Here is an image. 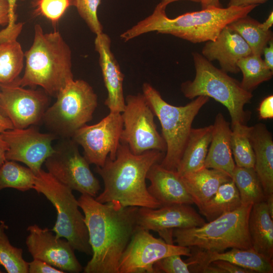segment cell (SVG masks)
<instances>
[{
	"label": "cell",
	"instance_id": "cell-45",
	"mask_svg": "<svg viewBox=\"0 0 273 273\" xmlns=\"http://www.w3.org/2000/svg\"><path fill=\"white\" fill-rule=\"evenodd\" d=\"M13 128L14 126L10 120L5 117L0 111V133L5 130Z\"/></svg>",
	"mask_w": 273,
	"mask_h": 273
},
{
	"label": "cell",
	"instance_id": "cell-21",
	"mask_svg": "<svg viewBox=\"0 0 273 273\" xmlns=\"http://www.w3.org/2000/svg\"><path fill=\"white\" fill-rule=\"evenodd\" d=\"M146 178L151 183L147 188L149 193L162 206L194 203L176 170L166 169L157 163L150 168Z\"/></svg>",
	"mask_w": 273,
	"mask_h": 273
},
{
	"label": "cell",
	"instance_id": "cell-34",
	"mask_svg": "<svg viewBox=\"0 0 273 273\" xmlns=\"http://www.w3.org/2000/svg\"><path fill=\"white\" fill-rule=\"evenodd\" d=\"M8 226L0 223V265L8 273H28L29 264L23 257V250L12 246L5 233Z\"/></svg>",
	"mask_w": 273,
	"mask_h": 273
},
{
	"label": "cell",
	"instance_id": "cell-13",
	"mask_svg": "<svg viewBox=\"0 0 273 273\" xmlns=\"http://www.w3.org/2000/svg\"><path fill=\"white\" fill-rule=\"evenodd\" d=\"M122 128L121 113L110 111L98 123L78 129L71 139L82 147L89 164L102 167L108 157L115 159Z\"/></svg>",
	"mask_w": 273,
	"mask_h": 273
},
{
	"label": "cell",
	"instance_id": "cell-28",
	"mask_svg": "<svg viewBox=\"0 0 273 273\" xmlns=\"http://www.w3.org/2000/svg\"><path fill=\"white\" fill-rule=\"evenodd\" d=\"M241 206L238 190L231 179L222 184L215 194L199 209L200 213L210 221Z\"/></svg>",
	"mask_w": 273,
	"mask_h": 273
},
{
	"label": "cell",
	"instance_id": "cell-38",
	"mask_svg": "<svg viewBox=\"0 0 273 273\" xmlns=\"http://www.w3.org/2000/svg\"><path fill=\"white\" fill-rule=\"evenodd\" d=\"M28 271L29 273H64L56 267L41 260L33 259L28 262Z\"/></svg>",
	"mask_w": 273,
	"mask_h": 273
},
{
	"label": "cell",
	"instance_id": "cell-42",
	"mask_svg": "<svg viewBox=\"0 0 273 273\" xmlns=\"http://www.w3.org/2000/svg\"><path fill=\"white\" fill-rule=\"evenodd\" d=\"M9 22V5L8 0H0V25L7 26Z\"/></svg>",
	"mask_w": 273,
	"mask_h": 273
},
{
	"label": "cell",
	"instance_id": "cell-19",
	"mask_svg": "<svg viewBox=\"0 0 273 273\" xmlns=\"http://www.w3.org/2000/svg\"><path fill=\"white\" fill-rule=\"evenodd\" d=\"M252 51L244 39L228 26L213 41H206L202 55L209 61H218L220 69L226 73L240 72L237 64L242 58L251 55Z\"/></svg>",
	"mask_w": 273,
	"mask_h": 273
},
{
	"label": "cell",
	"instance_id": "cell-25",
	"mask_svg": "<svg viewBox=\"0 0 273 273\" xmlns=\"http://www.w3.org/2000/svg\"><path fill=\"white\" fill-rule=\"evenodd\" d=\"M273 218L265 201L252 205L248 220V231L252 248L272 260Z\"/></svg>",
	"mask_w": 273,
	"mask_h": 273
},
{
	"label": "cell",
	"instance_id": "cell-20",
	"mask_svg": "<svg viewBox=\"0 0 273 273\" xmlns=\"http://www.w3.org/2000/svg\"><path fill=\"white\" fill-rule=\"evenodd\" d=\"M191 255L185 261L189 266H202L215 260H224L254 272L272 273V260H269L252 248H234L230 251L211 252L196 247H190Z\"/></svg>",
	"mask_w": 273,
	"mask_h": 273
},
{
	"label": "cell",
	"instance_id": "cell-47",
	"mask_svg": "<svg viewBox=\"0 0 273 273\" xmlns=\"http://www.w3.org/2000/svg\"><path fill=\"white\" fill-rule=\"evenodd\" d=\"M8 149V146L6 142L3 140L0 134V166L7 160L5 154Z\"/></svg>",
	"mask_w": 273,
	"mask_h": 273
},
{
	"label": "cell",
	"instance_id": "cell-22",
	"mask_svg": "<svg viewBox=\"0 0 273 273\" xmlns=\"http://www.w3.org/2000/svg\"><path fill=\"white\" fill-rule=\"evenodd\" d=\"M23 25L15 23L0 31V84L16 80L23 68L24 53L17 41Z\"/></svg>",
	"mask_w": 273,
	"mask_h": 273
},
{
	"label": "cell",
	"instance_id": "cell-12",
	"mask_svg": "<svg viewBox=\"0 0 273 273\" xmlns=\"http://www.w3.org/2000/svg\"><path fill=\"white\" fill-rule=\"evenodd\" d=\"M190 256V247L166 243L138 226L120 258L119 273H156L154 263L167 256Z\"/></svg>",
	"mask_w": 273,
	"mask_h": 273
},
{
	"label": "cell",
	"instance_id": "cell-50",
	"mask_svg": "<svg viewBox=\"0 0 273 273\" xmlns=\"http://www.w3.org/2000/svg\"><path fill=\"white\" fill-rule=\"evenodd\" d=\"M179 1H189L195 3H200L201 0H162L158 5L161 8L166 9L169 4Z\"/></svg>",
	"mask_w": 273,
	"mask_h": 273
},
{
	"label": "cell",
	"instance_id": "cell-23",
	"mask_svg": "<svg viewBox=\"0 0 273 273\" xmlns=\"http://www.w3.org/2000/svg\"><path fill=\"white\" fill-rule=\"evenodd\" d=\"M250 140L255 156L254 169L265 196L273 194V139L264 124L251 126Z\"/></svg>",
	"mask_w": 273,
	"mask_h": 273
},
{
	"label": "cell",
	"instance_id": "cell-6",
	"mask_svg": "<svg viewBox=\"0 0 273 273\" xmlns=\"http://www.w3.org/2000/svg\"><path fill=\"white\" fill-rule=\"evenodd\" d=\"M144 95L162 128V136L166 144L165 156L160 163L164 168L176 170L192 128V123L199 112L209 101L200 96L183 106L166 102L159 92L149 83L142 87Z\"/></svg>",
	"mask_w": 273,
	"mask_h": 273
},
{
	"label": "cell",
	"instance_id": "cell-7",
	"mask_svg": "<svg viewBox=\"0 0 273 273\" xmlns=\"http://www.w3.org/2000/svg\"><path fill=\"white\" fill-rule=\"evenodd\" d=\"M252 205H242L200 226L174 229L178 245L221 252L229 248L252 247L248 220Z\"/></svg>",
	"mask_w": 273,
	"mask_h": 273
},
{
	"label": "cell",
	"instance_id": "cell-16",
	"mask_svg": "<svg viewBox=\"0 0 273 273\" xmlns=\"http://www.w3.org/2000/svg\"><path fill=\"white\" fill-rule=\"evenodd\" d=\"M26 239L28 252L33 259L43 261L64 272L78 273L82 267L74 249L67 240L54 235L48 228L36 224L29 225Z\"/></svg>",
	"mask_w": 273,
	"mask_h": 273
},
{
	"label": "cell",
	"instance_id": "cell-30",
	"mask_svg": "<svg viewBox=\"0 0 273 273\" xmlns=\"http://www.w3.org/2000/svg\"><path fill=\"white\" fill-rule=\"evenodd\" d=\"M260 23L247 15L232 22L228 26L240 35L250 47L252 54L261 56L264 48L273 38L270 30H264Z\"/></svg>",
	"mask_w": 273,
	"mask_h": 273
},
{
	"label": "cell",
	"instance_id": "cell-27",
	"mask_svg": "<svg viewBox=\"0 0 273 273\" xmlns=\"http://www.w3.org/2000/svg\"><path fill=\"white\" fill-rule=\"evenodd\" d=\"M213 124L192 128L181 158L176 169L179 175L205 167V161L210 144Z\"/></svg>",
	"mask_w": 273,
	"mask_h": 273
},
{
	"label": "cell",
	"instance_id": "cell-51",
	"mask_svg": "<svg viewBox=\"0 0 273 273\" xmlns=\"http://www.w3.org/2000/svg\"><path fill=\"white\" fill-rule=\"evenodd\" d=\"M2 272V271L0 270V273Z\"/></svg>",
	"mask_w": 273,
	"mask_h": 273
},
{
	"label": "cell",
	"instance_id": "cell-2",
	"mask_svg": "<svg viewBox=\"0 0 273 273\" xmlns=\"http://www.w3.org/2000/svg\"><path fill=\"white\" fill-rule=\"evenodd\" d=\"M164 156L165 152L157 150L134 154L126 145L120 143L115 159L108 157L103 166L95 168L104 189L95 199L102 203H117L123 207H161L149 193L146 179L151 166L160 163Z\"/></svg>",
	"mask_w": 273,
	"mask_h": 273
},
{
	"label": "cell",
	"instance_id": "cell-48",
	"mask_svg": "<svg viewBox=\"0 0 273 273\" xmlns=\"http://www.w3.org/2000/svg\"><path fill=\"white\" fill-rule=\"evenodd\" d=\"M273 24V13L270 12L267 18L263 23H260V26L264 30H269Z\"/></svg>",
	"mask_w": 273,
	"mask_h": 273
},
{
	"label": "cell",
	"instance_id": "cell-4",
	"mask_svg": "<svg viewBox=\"0 0 273 273\" xmlns=\"http://www.w3.org/2000/svg\"><path fill=\"white\" fill-rule=\"evenodd\" d=\"M34 34L32 46L24 53L23 76L17 81L22 87L39 86L48 95L56 98L73 79L71 51L59 31L44 33L37 24Z\"/></svg>",
	"mask_w": 273,
	"mask_h": 273
},
{
	"label": "cell",
	"instance_id": "cell-18",
	"mask_svg": "<svg viewBox=\"0 0 273 273\" xmlns=\"http://www.w3.org/2000/svg\"><path fill=\"white\" fill-rule=\"evenodd\" d=\"M111 42L110 37L102 32L96 35L95 47L99 56V64L107 91L105 105L110 112L122 113L125 105L123 90L124 75L111 50Z\"/></svg>",
	"mask_w": 273,
	"mask_h": 273
},
{
	"label": "cell",
	"instance_id": "cell-26",
	"mask_svg": "<svg viewBox=\"0 0 273 273\" xmlns=\"http://www.w3.org/2000/svg\"><path fill=\"white\" fill-rule=\"evenodd\" d=\"M180 176L198 208L215 194L222 184L232 179L224 171L206 167Z\"/></svg>",
	"mask_w": 273,
	"mask_h": 273
},
{
	"label": "cell",
	"instance_id": "cell-40",
	"mask_svg": "<svg viewBox=\"0 0 273 273\" xmlns=\"http://www.w3.org/2000/svg\"><path fill=\"white\" fill-rule=\"evenodd\" d=\"M259 117L267 119L273 117V96L270 95L264 99L258 109Z\"/></svg>",
	"mask_w": 273,
	"mask_h": 273
},
{
	"label": "cell",
	"instance_id": "cell-29",
	"mask_svg": "<svg viewBox=\"0 0 273 273\" xmlns=\"http://www.w3.org/2000/svg\"><path fill=\"white\" fill-rule=\"evenodd\" d=\"M232 178L238 190L242 205H253L265 200L266 196L254 168L236 165Z\"/></svg>",
	"mask_w": 273,
	"mask_h": 273
},
{
	"label": "cell",
	"instance_id": "cell-33",
	"mask_svg": "<svg viewBox=\"0 0 273 273\" xmlns=\"http://www.w3.org/2000/svg\"><path fill=\"white\" fill-rule=\"evenodd\" d=\"M34 173L16 161L6 160L0 166V191L7 188L25 192L33 189Z\"/></svg>",
	"mask_w": 273,
	"mask_h": 273
},
{
	"label": "cell",
	"instance_id": "cell-1",
	"mask_svg": "<svg viewBox=\"0 0 273 273\" xmlns=\"http://www.w3.org/2000/svg\"><path fill=\"white\" fill-rule=\"evenodd\" d=\"M77 200L84 213L92 250L83 272L119 273L120 258L138 227L139 207L102 203L86 194Z\"/></svg>",
	"mask_w": 273,
	"mask_h": 273
},
{
	"label": "cell",
	"instance_id": "cell-41",
	"mask_svg": "<svg viewBox=\"0 0 273 273\" xmlns=\"http://www.w3.org/2000/svg\"><path fill=\"white\" fill-rule=\"evenodd\" d=\"M264 62L266 66L273 71V39L270 40L263 50Z\"/></svg>",
	"mask_w": 273,
	"mask_h": 273
},
{
	"label": "cell",
	"instance_id": "cell-43",
	"mask_svg": "<svg viewBox=\"0 0 273 273\" xmlns=\"http://www.w3.org/2000/svg\"><path fill=\"white\" fill-rule=\"evenodd\" d=\"M268 0H229L228 7H246L263 4Z\"/></svg>",
	"mask_w": 273,
	"mask_h": 273
},
{
	"label": "cell",
	"instance_id": "cell-15",
	"mask_svg": "<svg viewBox=\"0 0 273 273\" xmlns=\"http://www.w3.org/2000/svg\"><path fill=\"white\" fill-rule=\"evenodd\" d=\"M8 149L7 160L21 162L34 173L54 151L52 142L58 138L54 134L42 133L33 125L25 128H13L0 133Z\"/></svg>",
	"mask_w": 273,
	"mask_h": 273
},
{
	"label": "cell",
	"instance_id": "cell-46",
	"mask_svg": "<svg viewBox=\"0 0 273 273\" xmlns=\"http://www.w3.org/2000/svg\"><path fill=\"white\" fill-rule=\"evenodd\" d=\"M202 9L209 8H221L222 7L219 0H201Z\"/></svg>",
	"mask_w": 273,
	"mask_h": 273
},
{
	"label": "cell",
	"instance_id": "cell-44",
	"mask_svg": "<svg viewBox=\"0 0 273 273\" xmlns=\"http://www.w3.org/2000/svg\"><path fill=\"white\" fill-rule=\"evenodd\" d=\"M18 0H8L9 5V22L8 25H12L16 23L15 14L16 3Z\"/></svg>",
	"mask_w": 273,
	"mask_h": 273
},
{
	"label": "cell",
	"instance_id": "cell-35",
	"mask_svg": "<svg viewBox=\"0 0 273 273\" xmlns=\"http://www.w3.org/2000/svg\"><path fill=\"white\" fill-rule=\"evenodd\" d=\"M100 4L101 0H75L74 3L79 16L96 35L103 32V26L97 15Z\"/></svg>",
	"mask_w": 273,
	"mask_h": 273
},
{
	"label": "cell",
	"instance_id": "cell-10",
	"mask_svg": "<svg viewBox=\"0 0 273 273\" xmlns=\"http://www.w3.org/2000/svg\"><path fill=\"white\" fill-rule=\"evenodd\" d=\"M125 102L120 143L136 155L152 150L165 153L166 144L157 130L155 114L143 93L127 95Z\"/></svg>",
	"mask_w": 273,
	"mask_h": 273
},
{
	"label": "cell",
	"instance_id": "cell-37",
	"mask_svg": "<svg viewBox=\"0 0 273 273\" xmlns=\"http://www.w3.org/2000/svg\"><path fill=\"white\" fill-rule=\"evenodd\" d=\"M180 256L179 254L171 255L157 261L154 264L156 273H190L189 264Z\"/></svg>",
	"mask_w": 273,
	"mask_h": 273
},
{
	"label": "cell",
	"instance_id": "cell-24",
	"mask_svg": "<svg viewBox=\"0 0 273 273\" xmlns=\"http://www.w3.org/2000/svg\"><path fill=\"white\" fill-rule=\"evenodd\" d=\"M232 128L221 113L215 116L212 139L205 161V167L225 172L232 177L236 166L231 148Z\"/></svg>",
	"mask_w": 273,
	"mask_h": 273
},
{
	"label": "cell",
	"instance_id": "cell-14",
	"mask_svg": "<svg viewBox=\"0 0 273 273\" xmlns=\"http://www.w3.org/2000/svg\"><path fill=\"white\" fill-rule=\"evenodd\" d=\"M0 84V111L15 128H25L42 121L49 107L43 90L26 89L17 81Z\"/></svg>",
	"mask_w": 273,
	"mask_h": 273
},
{
	"label": "cell",
	"instance_id": "cell-31",
	"mask_svg": "<svg viewBox=\"0 0 273 273\" xmlns=\"http://www.w3.org/2000/svg\"><path fill=\"white\" fill-rule=\"evenodd\" d=\"M237 65L243 74L241 84L250 92L261 83L270 80L273 75V71L266 66L261 56L251 54L241 58Z\"/></svg>",
	"mask_w": 273,
	"mask_h": 273
},
{
	"label": "cell",
	"instance_id": "cell-36",
	"mask_svg": "<svg viewBox=\"0 0 273 273\" xmlns=\"http://www.w3.org/2000/svg\"><path fill=\"white\" fill-rule=\"evenodd\" d=\"M74 3L75 0H37L35 11L55 24Z\"/></svg>",
	"mask_w": 273,
	"mask_h": 273
},
{
	"label": "cell",
	"instance_id": "cell-5",
	"mask_svg": "<svg viewBox=\"0 0 273 273\" xmlns=\"http://www.w3.org/2000/svg\"><path fill=\"white\" fill-rule=\"evenodd\" d=\"M192 56L195 77L181 84L184 96L189 99L200 96L212 98L228 110L231 125L246 124L250 115L244 106L251 102L252 92L244 89L240 82L216 68L202 54L193 52Z\"/></svg>",
	"mask_w": 273,
	"mask_h": 273
},
{
	"label": "cell",
	"instance_id": "cell-11",
	"mask_svg": "<svg viewBox=\"0 0 273 273\" xmlns=\"http://www.w3.org/2000/svg\"><path fill=\"white\" fill-rule=\"evenodd\" d=\"M44 161L48 172L72 190L95 198L101 190L99 180L94 176L89 163L72 139H64Z\"/></svg>",
	"mask_w": 273,
	"mask_h": 273
},
{
	"label": "cell",
	"instance_id": "cell-3",
	"mask_svg": "<svg viewBox=\"0 0 273 273\" xmlns=\"http://www.w3.org/2000/svg\"><path fill=\"white\" fill-rule=\"evenodd\" d=\"M257 5L209 8L168 18L165 9L157 5L153 13L120 34L126 42L148 32L170 34L192 43L214 40L232 22L246 16Z\"/></svg>",
	"mask_w": 273,
	"mask_h": 273
},
{
	"label": "cell",
	"instance_id": "cell-8",
	"mask_svg": "<svg viewBox=\"0 0 273 273\" xmlns=\"http://www.w3.org/2000/svg\"><path fill=\"white\" fill-rule=\"evenodd\" d=\"M34 174L33 189L43 194L57 211V220L52 231L57 237L66 239L74 250L92 255L84 216L72 190L42 169Z\"/></svg>",
	"mask_w": 273,
	"mask_h": 273
},
{
	"label": "cell",
	"instance_id": "cell-39",
	"mask_svg": "<svg viewBox=\"0 0 273 273\" xmlns=\"http://www.w3.org/2000/svg\"><path fill=\"white\" fill-rule=\"evenodd\" d=\"M210 263L218 268L220 273H255L252 270L224 260H215Z\"/></svg>",
	"mask_w": 273,
	"mask_h": 273
},
{
	"label": "cell",
	"instance_id": "cell-49",
	"mask_svg": "<svg viewBox=\"0 0 273 273\" xmlns=\"http://www.w3.org/2000/svg\"><path fill=\"white\" fill-rule=\"evenodd\" d=\"M269 212L271 217L273 218V194L266 197L265 200Z\"/></svg>",
	"mask_w": 273,
	"mask_h": 273
},
{
	"label": "cell",
	"instance_id": "cell-17",
	"mask_svg": "<svg viewBox=\"0 0 273 273\" xmlns=\"http://www.w3.org/2000/svg\"><path fill=\"white\" fill-rule=\"evenodd\" d=\"M205 220L189 204H173L158 208L139 207L138 226L159 233L174 229L200 226Z\"/></svg>",
	"mask_w": 273,
	"mask_h": 273
},
{
	"label": "cell",
	"instance_id": "cell-9",
	"mask_svg": "<svg viewBox=\"0 0 273 273\" xmlns=\"http://www.w3.org/2000/svg\"><path fill=\"white\" fill-rule=\"evenodd\" d=\"M56 98L46 111L42 121L58 138L71 139L76 131L92 119L98 106L97 95L87 82L73 79Z\"/></svg>",
	"mask_w": 273,
	"mask_h": 273
},
{
	"label": "cell",
	"instance_id": "cell-32",
	"mask_svg": "<svg viewBox=\"0 0 273 273\" xmlns=\"http://www.w3.org/2000/svg\"><path fill=\"white\" fill-rule=\"evenodd\" d=\"M231 148L236 165L254 168L255 156L250 140L251 126L236 123L231 125Z\"/></svg>",
	"mask_w": 273,
	"mask_h": 273
}]
</instances>
